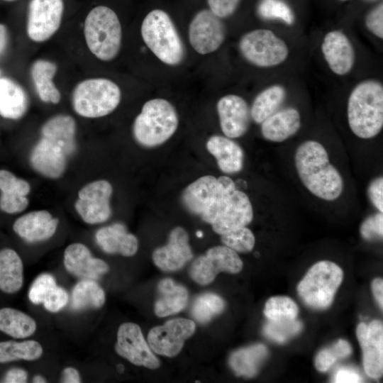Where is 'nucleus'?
<instances>
[{
    "label": "nucleus",
    "mask_w": 383,
    "mask_h": 383,
    "mask_svg": "<svg viewBox=\"0 0 383 383\" xmlns=\"http://www.w3.org/2000/svg\"><path fill=\"white\" fill-rule=\"evenodd\" d=\"M76 122L71 116L58 114L46 121L40 129V138L30 152L33 168L44 177H60L67 158L76 150Z\"/></svg>",
    "instance_id": "nucleus-1"
},
{
    "label": "nucleus",
    "mask_w": 383,
    "mask_h": 383,
    "mask_svg": "<svg viewBox=\"0 0 383 383\" xmlns=\"http://www.w3.org/2000/svg\"><path fill=\"white\" fill-rule=\"evenodd\" d=\"M294 162L301 181L313 195L326 201H333L341 195L342 177L331 164L322 144L315 140L302 143L296 150Z\"/></svg>",
    "instance_id": "nucleus-2"
},
{
    "label": "nucleus",
    "mask_w": 383,
    "mask_h": 383,
    "mask_svg": "<svg viewBox=\"0 0 383 383\" xmlns=\"http://www.w3.org/2000/svg\"><path fill=\"white\" fill-rule=\"evenodd\" d=\"M348 121L358 138L369 139L378 135L383 127V86L375 79L358 83L348 97Z\"/></svg>",
    "instance_id": "nucleus-3"
},
{
    "label": "nucleus",
    "mask_w": 383,
    "mask_h": 383,
    "mask_svg": "<svg viewBox=\"0 0 383 383\" xmlns=\"http://www.w3.org/2000/svg\"><path fill=\"white\" fill-rule=\"evenodd\" d=\"M84 35L89 51L99 60L108 62L118 54L122 29L116 13L105 6L93 8L84 23Z\"/></svg>",
    "instance_id": "nucleus-4"
},
{
    "label": "nucleus",
    "mask_w": 383,
    "mask_h": 383,
    "mask_svg": "<svg viewBox=\"0 0 383 383\" xmlns=\"http://www.w3.org/2000/svg\"><path fill=\"white\" fill-rule=\"evenodd\" d=\"M178 116L172 104L164 99L145 102L136 116L133 133L141 145L152 148L167 141L176 131Z\"/></svg>",
    "instance_id": "nucleus-5"
},
{
    "label": "nucleus",
    "mask_w": 383,
    "mask_h": 383,
    "mask_svg": "<svg viewBox=\"0 0 383 383\" xmlns=\"http://www.w3.org/2000/svg\"><path fill=\"white\" fill-rule=\"evenodd\" d=\"M143 41L162 62L177 65L184 57L182 41L170 16L164 11L149 12L141 25Z\"/></svg>",
    "instance_id": "nucleus-6"
},
{
    "label": "nucleus",
    "mask_w": 383,
    "mask_h": 383,
    "mask_svg": "<svg viewBox=\"0 0 383 383\" xmlns=\"http://www.w3.org/2000/svg\"><path fill=\"white\" fill-rule=\"evenodd\" d=\"M121 99L119 87L103 77L88 78L79 82L72 93V106L79 116L100 118L113 112Z\"/></svg>",
    "instance_id": "nucleus-7"
},
{
    "label": "nucleus",
    "mask_w": 383,
    "mask_h": 383,
    "mask_svg": "<svg viewBox=\"0 0 383 383\" xmlns=\"http://www.w3.org/2000/svg\"><path fill=\"white\" fill-rule=\"evenodd\" d=\"M235 189L234 182L228 177L205 175L187 186L182 201L190 213L211 224L225 197Z\"/></svg>",
    "instance_id": "nucleus-8"
},
{
    "label": "nucleus",
    "mask_w": 383,
    "mask_h": 383,
    "mask_svg": "<svg viewBox=\"0 0 383 383\" xmlns=\"http://www.w3.org/2000/svg\"><path fill=\"white\" fill-rule=\"evenodd\" d=\"M341 268L331 261H320L308 271L297 287V291L309 306L325 309L333 302L343 280Z\"/></svg>",
    "instance_id": "nucleus-9"
},
{
    "label": "nucleus",
    "mask_w": 383,
    "mask_h": 383,
    "mask_svg": "<svg viewBox=\"0 0 383 383\" xmlns=\"http://www.w3.org/2000/svg\"><path fill=\"white\" fill-rule=\"evenodd\" d=\"M239 49L246 60L262 68L282 64L289 53L287 43L281 38L264 28L245 33L239 41Z\"/></svg>",
    "instance_id": "nucleus-10"
},
{
    "label": "nucleus",
    "mask_w": 383,
    "mask_h": 383,
    "mask_svg": "<svg viewBox=\"0 0 383 383\" xmlns=\"http://www.w3.org/2000/svg\"><path fill=\"white\" fill-rule=\"evenodd\" d=\"M64 11L63 0H30L26 23L29 39L43 43L60 27Z\"/></svg>",
    "instance_id": "nucleus-11"
},
{
    "label": "nucleus",
    "mask_w": 383,
    "mask_h": 383,
    "mask_svg": "<svg viewBox=\"0 0 383 383\" xmlns=\"http://www.w3.org/2000/svg\"><path fill=\"white\" fill-rule=\"evenodd\" d=\"M243 264L237 252L226 245L211 248L197 257L192 265L190 275L198 284L206 285L212 282L221 272L235 274Z\"/></svg>",
    "instance_id": "nucleus-12"
},
{
    "label": "nucleus",
    "mask_w": 383,
    "mask_h": 383,
    "mask_svg": "<svg viewBox=\"0 0 383 383\" xmlns=\"http://www.w3.org/2000/svg\"><path fill=\"white\" fill-rule=\"evenodd\" d=\"M112 192L111 184L104 179L91 182L80 189L74 207L81 218L88 224L107 221L111 215Z\"/></svg>",
    "instance_id": "nucleus-13"
},
{
    "label": "nucleus",
    "mask_w": 383,
    "mask_h": 383,
    "mask_svg": "<svg viewBox=\"0 0 383 383\" xmlns=\"http://www.w3.org/2000/svg\"><path fill=\"white\" fill-rule=\"evenodd\" d=\"M115 350L118 355L137 366L149 369L159 367L160 361L145 341L138 325L122 323L118 328Z\"/></svg>",
    "instance_id": "nucleus-14"
},
{
    "label": "nucleus",
    "mask_w": 383,
    "mask_h": 383,
    "mask_svg": "<svg viewBox=\"0 0 383 383\" xmlns=\"http://www.w3.org/2000/svg\"><path fill=\"white\" fill-rule=\"evenodd\" d=\"M226 38V28L221 18L209 9L195 14L189 27V40L199 54L206 55L218 50Z\"/></svg>",
    "instance_id": "nucleus-15"
},
{
    "label": "nucleus",
    "mask_w": 383,
    "mask_h": 383,
    "mask_svg": "<svg viewBox=\"0 0 383 383\" xmlns=\"http://www.w3.org/2000/svg\"><path fill=\"white\" fill-rule=\"evenodd\" d=\"M193 321L183 318L167 321L164 325L154 327L148 335V343L156 353L167 357L177 355L184 341L195 331Z\"/></svg>",
    "instance_id": "nucleus-16"
},
{
    "label": "nucleus",
    "mask_w": 383,
    "mask_h": 383,
    "mask_svg": "<svg viewBox=\"0 0 383 383\" xmlns=\"http://www.w3.org/2000/svg\"><path fill=\"white\" fill-rule=\"evenodd\" d=\"M252 218L253 209L249 197L244 192L235 189L224 199L211 226L216 233L221 235L246 226Z\"/></svg>",
    "instance_id": "nucleus-17"
},
{
    "label": "nucleus",
    "mask_w": 383,
    "mask_h": 383,
    "mask_svg": "<svg viewBox=\"0 0 383 383\" xmlns=\"http://www.w3.org/2000/svg\"><path fill=\"white\" fill-rule=\"evenodd\" d=\"M356 333L362 350L365 372L372 378H379L383 372L382 323L378 320L369 325L360 323Z\"/></svg>",
    "instance_id": "nucleus-18"
},
{
    "label": "nucleus",
    "mask_w": 383,
    "mask_h": 383,
    "mask_svg": "<svg viewBox=\"0 0 383 383\" xmlns=\"http://www.w3.org/2000/svg\"><path fill=\"white\" fill-rule=\"evenodd\" d=\"M217 111L221 128L229 138L243 136L248 130L250 121V109L241 96L228 94L217 103Z\"/></svg>",
    "instance_id": "nucleus-19"
},
{
    "label": "nucleus",
    "mask_w": 383,
    "mask_h": 383,
    "mask_svg": "<svg viewBox=\"0 0 383 383\" xmlns=\"http://www.w3.org/2000/svg\"><path fill=\"white\" fill-rule=\"evenodd\" d=\"M321 50L334 74L343 76L352 70L355 52L351 41L343 31L333 30L328 32L323 39Z\"/></svg>",
    "instance_id": "nucleus-20"
},
{
    "label": "nucleus",
    "mask_w": 383,
    "mask_h": 383,
    "mask_svg": "<svg viewBox=\"0 0 383 383\" xmlns=\"http://www.w3.org/2000/svg\"><path fill=\"white\" fill-rule=\"evenodd\" d=\"M192 257L189 235L182 227L174 228L170 233L167 243L155 249L152 253L154 263L164 271L177 270Z\"/></svg>",
    "instance_id": "nucleus-21"
},
{
    "label": "nucleus",
    "mask_w": 383,
    "mask_h": 383,
    "mask_svg": "<svg viewBox=\"0 0 383 383\" xmlns=\"http://www.w3.org/2000/svg\"><path fill=\"white\" fill-rule=\"evenodd\" d=\"M63 264L70 274L82 279L95 280L109 270L105 261L94 257L89 249L81 243H72L65 248Z\"/></svg>",
    "instance_id": "nucleus-22"
},
{
    "label": "nucleus",
    "mask_w": 383,
    "mask_h": 383,
    "mask_svg": "<svg viewBox=\"0 0 383 383\" xmlns=\"http://www.w3.org/2000/svg\"><path fill=\"white\" fill-rule=\"evenodd\" d=\"M59 219L48 211L27 213L18 218L13 225V231L28 243L47 240L55 233Z\"/></svg>",
    "instance_id": "nucleus-23"
},
{
    "label": "nucleus",
    "mask_w": 383,
    "mask_h": 383,
    "mask_svg": "<svg viewBox=\"0 0 383 383\" xmlns=\"http://www.w3.org/2000/svg\"><path fill=\"white\" fill-rule=\"evenodd\" d=\"M95 238L102 250L109 254L130 257L134 255L138 248L137 238L128 233L126 226L120 223L99 228Z\"/></svg>",
    "instance_id": "nucleus-24"
},
{
    "label": "nucleus",
    "mask_w": 383,
    "mask_h": 383,
    "mask_svg": "<svg viewBox=\"0 0 383 383\" xmlns=\"http://www.w3.org/2000/svg\"><path fill=\"white\" fill-rule=\"evenodd\" d=\"M0 209L7 213H20L28 206L26 196L30 191L29 183L13 173L0 170Z\"/></svg>",
    "instance_id": "nucleus-25"
},
{
    "label": "nucleus",
    "mask_w": 383,
    "mask_h": 383,
    "mask_svg": "<svg viewBox=\"0 0 383 383\" xmlns=\"http://www.w3.org/2000/svg\"><path fill=\"white\" fill-rule=\"evenodd\" d=\"M301 127V116L293 107L277 110L261 123L262 136L272 142H282L294 135Z\"/></svg>",
    "instance_id": "nucleus-26"
},
{
    "label": "nucleus",
    "mask_w": 383,
    "mask_h": 383,
    "mask_svg": "<svg viewBox=\"0 0 383 383\" xmlns=\"http://www.w3.org/2000/svg\"><path fill=\"white\" fill-rule=\"evenodd\" d=\"M208 151L216 158L220 170L226 174L239 172L243 167L241 147L228 137L213 135L206 142Z\"/></svg>",
    "instance_id": "nucleus-27"
},
{
    "label": "nucleus",
    "mask_w": 383,
    "mask_h": 383,
    "mask_svg": "<svg viewBox=\"0 0 383 383\" xmlns=\"http://www.w3.org/2000/svg\"><path fill=\"white\" fill-rule=\"evenodd\" d=\"M57 65L48 60L38 59L30 67V77L39 99L45 103L57 104L61 94L53 82Z\"/></svg>",
    "instance_id": "nucleus-28"
},
{
    "label": "nucleus",
    "mask_w": 383,
    "mask_h": 383,
    "mask_svg": "<svg viewBox=\"0 0 383 383\" xmlns=\"http://www.w3.org/2000/svg\"><path fill=\"white\" fill-rule=\"evenodd\" d=\"M26 91L16 82L0 77V116L16 120L21 118L28 107Z\"/></svg>",
    "instance_id": "nucleus-29"
},
{
    "label": "nucleus",
    "mask_w": 383,
    "mask_h": 383,
    "mask_svg": "<svg viewBox=\"0 0 383 383\" xmlns=\"http://www.w3.org/2000/svg\"><path fill=\"white\" fill-rule=\"evenodd\" d=\"M157 294L155 304V313L159 317L177 313L185 307L187 303V289L169 278L159 282Z\"/></svg>",
    "instance_id": "nucleus-30"
},
{
    "label": "nucleus",
    "mask_w": 383,
    "mask_h": 383,
    "mask_svg": "<svg viewBox=\"0 0 383 383\" xmlns=\"http://www.w3.org/2000/svg\"><path fill=\"white\" fill-rule=\"evenodd\" d=\"M24 282L23 261L11 248L0 250V290L13 294L19 292Z\"/></svg>",
    "instance_id": "nucleus-31"
},
{
    "label": "nucleus",
    "mask_w": 383,
    "mask_h": 383,
    "mask_svg": "<svg viewBox=\"0 0 383 383\" xmlns=\"http://www.w3.org/2000/svg\"><path fill=\"white\" fill-rule=\"evenodd\" d=\"M35 320L26 313L11 307L0 309V331L15 338L25 339L37 330Z\"/></svg>",
    "instance_id": "nucleus-32"
},
{
    "label": "nucleus",
    "mask_w": 383,
    "mask_h": 383,
    "mask_svg": "<svg viewBox=\"0 0 383 383\" xmlns=\"http://www.w3.org/2000/svg\"><path fill=\"white\" fill-rule=\"evenodd\" d=\"M267 355V348L256 344L234 352L229 358V365L236 375L252 377L257 373Z\"/></svg>",
    "instance_id": "nucleus-33"
},
{
    "label": "nucleus",
    "mask_w": 383,
    "mask_h": 383,
    "mask_svg": "<svg viewBox=\"0 0 383 383\" xmlns=\"http://www.w3.org/2000/svg\"><path fill=\"white\" fill-rule=\"evenodd\" d=\"M285 88L280 84L271 85L260 91L255 98L250 116L257 123H261L276 112L286 98Z\"/></svg>",
    "instance_id": "nucleus-34"
},
{
    "label": "nucleus",
    "mask_w": 383,
    "mask_h": 383,
    "mask_svg": "<svg viewBox=\"0 0 383 383\" xmlns=\"http://www.w3.org/2000/svg\"><path fill=\"white\" fill-rule=\"evenodd\" d=\"M106 301L103 288L91 279H82L72 292V305L76 310L98 309Z\"/></svg>",
    "instance_id": "nucleus-35"
},
{
    "label": "nucleus",
    "mask_w": 383,
    "mask_h": 383,
    "mask_svg": "<svg viewBox=\"0 0 383 383\" xmlns=\"http://www.w3.org/2000/svg\"><path fill=\"white\" fill-rule=\"evenodd\" d=\"M43 355L42 345L35 340L0 341V363L16 360L35 361Z\"/></svg>",
    "instance_id": "nucleus-36"
},
{
    "label": "nucleus",
    "mask_w": 383,
    "mask_h": 383,
    "mask_svg": "<svg viewBox=\"0 0 383 383\" xmlns=\"http://www.w3.org/2000/svg\"><path fill=\"white\" fill-rule=\"evenodd\" d=\"M224 307L225 303L221 297L215 294L206 293L194 301L192 314L199 323H206L221 313Z\"/></svg>",
    "instance_id": "nucleus-37"
},
{
    "label": "nucleus",
    "mask_w": 383,
    "mask_h": 383,
    "mask_svg": "<svg viewBox=\"0 0 383 383\" xmlns=\"http://www.w3.org/2000/svg\"><path fill=\"white\" fill-rule=\"evenodd\" d=\"M298 312L296 304L291 298L284 296L269 299L264 310L265 316L274 321L295 319Z\"/></svg>",
    "instance_id": "nucleus-38"
},
{
    "label": "nucleus",
    "mask_w": 383,
    "mask_h": 383,
    "mask_svg": "<svg viewBox=\"0 0 383 383\" xmlns=\"http://www.w3.org/2000/svg\"><path fill=\"white\" fill-rule=\"evenodd\" d=\"M221 240L224 245L235 252H250L255 243L252 231L246 226L237 228L221 235Z\"/></svg>",
    "instance_id": "nucleus-39"
},
{
    "label": "nucleus",
    "mask_w": 383,
    "mask_h": 383,
    "mask_svg": "<svg viewBox=\"0 0 383 383\" xmlns=\"http://www.w3.org/2000/svg\"><path fill=\"white\" fill-rule=\"evenodd\" d=\"M352 348L348 341L340 339L332 347L320 351L315 360V365L318 370L326 372L339 359L349 356Z\"/></svg>",
    "instance_id": "nucleus-40"
},
{
    "label": "nucleus",
    "mask_w": 383,
    "mask_h": 383,
    "mask_svg": "<svg viewBox=\"0 0 383 383\" xmlns=\"http://www.w3.org/2000/svg\"><path fill=\"white\" fill-rule=\"evenodd\" d=\"M257 11L263 18L279 20L287 25H292L295 19L291 8L281 0H261Z\"/></svg>",
    "instance_id": "nucleus-41"
},
{
    "label": "nucleus",
    "mask_w": 383,
    "mask_h": 383,
    "mask_svg": "<svg viewBox=\"0 0 383 383\" xmlns=\"http://www.w3.org/2000/svg\"><path fill=\"white\" fill-rule=\"evenodd\" d=\"M301 329V323L296 319L287 321H270L265 324L263 331L270 339L277 343H284L294 336Z\"/></svg>",
    "instance_id": "nucleus-42"
},
{
    "label": "nucleus",
    "mask_w": 383,
    "mask_h": 383,
    "mask_svg": "<svg viewBox=\"0 0 383 383\" xmlns=\"http://www.w3.org/2000/svg\"><path fill=\"white\" fill-rule=\"evenodd\" d=\"M57 285L55 277L49 273L39 274L28 290V299L33 304H43L49 292Z\"/></svg>",
    "instance_id": "nucleus-43"
},
{
    "label": "nucleus",
    "mask_w": 383,
    "mask_h": 383,
    "mask_svg": "<svg viewBox=\"0 0 383 383\" xmlns=\"http://www.w3.org/2000/svg\"><path fill=\"white\" fill-rule=\"evenodd\" d=\"M360 233L367 240L380 239L383 235V215L379 212L368 216L360 226Z\"/></svg>",
    "instance_id": "nucleus-44"
},
{
    "label": "nucleus",
    "mask_w": 383,
    "mask_h": 383,
    "mask_svg": "<svg viewBox=\"0 0 383 383\" xmlns=\"http://www.w3.org/2000/svg\"><path fill=\"white\" fill-rule=\"evenodd\" d=\"M69 301V294L62 287H54L43 300L44 308L50 313H57L62 310Z\"/></svg>",
    "instance_id": "nucleus-45"
},
{
    "label": "nucleus",
    "mask_w": 383,
    "mask_h": 383,
    "mask_svg": "<svg viewBox=\"0 0 383 383\" xmlns=\"http://www.w3.org/2000/svg\"><path fill=\"white\" fill-rule=\"evenodd\" d=\"M365 25L367 29L379 38H383V4H378L366 16Z\"/></svg>",
    "instance_id": "nucleus-46"
},
{
    "label": "nucleus",
    "mask_w": 383,
    "mask_h": 383,
    "mask_svg": "<svg viewBox=\"0 0 383 383\" xmlns=\"http://www.w3.org/2000/svg\"><path fill=\"white\" fill-rule=\"evenodd\" d=\"M240 0H207L209 10L216 16L226 18L236 10Z\"/></svg>",
    "instance_id": "nucleus-47"
},
{
    "label": "nucleus",
    "mask_w": 383,
    "mask_h": 383,
    "mask_svg": "<svg viewBox=\"0 0 383 383\" xmlns=\"http://www.w3.org/2000/svg\"><path fill=\"white\" fill-rule=\"evenodd\" d=\"M369 199L379 212L383 211V178L378 177L373 179L367 189Z\"/></svg>",
    "instance_id": "nucleus-48"
},
{
    "label": "nucleus",
    "mask_w": 383,
    "mask_h": 383,
    "mask_svg": "<svg viewBox=\"0 0 383 383\" xmlns=\"http://www.w3.org/2000/svg\"><path fill=\"white\" fill-rule=\"evenodd\" d=\"M362 380V377L357 371L349 367L338 368L333 375V382L337 383H357L361 382Z\"/></svg>",
    "instance_id": "nucleus-49"
},
{
    "label": "nucleus",
    "mask_w": 383,
    "mask_h": 383,
    "mask_svg": "<svg viewBox=\"0 0 383 383\" xmlns=\"http://www.w3.org/2000/svg\"><path fill=\"white\" fill-rule=\"evenodd\" d=\"M28 378V372L20 367H13L9 370L3 378L6 383H25Z\"/></svg>",
    "instance_id": "nucleus-50"
},
{
    "label": "nucleus",
    "mask_w": 383,
    "mask_h": 383,
    "mask_svg": "<svg viewBox=\"0 0 383 383\" xmlns=\"http://www.w3.org/2000/svg\"><path fill=\"white\" fill-rule=\"evenodd\" d=\"M60 380L62 383H79L82 382V377L77 368L68 366L62 370Z\"/></svg>",
    "instance_id": "nucleus-51"
},
{
    "label": "nucleus",
    "mask_w": 383,
    "mask_h": 383,
    "mask_svg": "<svg viewBox=\"0 0 383 383\" xmlns=\"http://www.w3.org/2000/svg\"><path fill=\"white\" fill-rule=\"evenodd\" d=\"M372 289L374 296L377 301L379 305L382 309L383 306V281L380 278H377L373 280Z\"/></svg>",
    "instance_id": "nucleus-52"
},
{
    "label": "nucleus",
    "mask_w": 383,
    "mask_h": 383,
    "mask_svg": "<svg viewBox=\"0 0 383 383\" xmlns=\"http://www.w3.org/2000/svg\"><path fill=\"white\" fill-rule=\"evenodd\" d=\"M9 41L7 28L4 24L0 23V57L4 52Z\"/></svg>",
    "instance_id": "nucleus-53"
},
{
    "label": "nucleus",
    "mask_w": 383,
    "mask_h": 383,
    "mask_svg": "<svg viewBox=\"0 0 383 383\" xmlns=\"http://www.w3.org/2000/svg\"><path fill=\"white\" fill-rule=\"evenodd\" d=\"M47 382V379L40 374L34 375L32 379V382L33 383H45Z\"/></svg>",
    "instance_id": "nucleus-54"
},
{
    "label": "nucleus",
    "mask_w": 383,
    "mask_h": 383,
    "mask_svg": "<svg viewBox=\"0 0 383 383\" xmlns=\"http://www.w3.org/2000/svg\"><path fill=\"white\" fill-rule=\"evenodd\" d=\"M196 236L199 238H201L203 236V233L201 231H198L196 233Z\"/></svg>",
    "instance_id": "nucleus-55"
},
{
    "label": "nucleus",
    "mask_w": 383,
    "mask_h": 383,
    "mask_svg": "<svg viewBox=\"0 0 383 383\" xmlns=\"http://www.w3.org/2000/svg\"><path fill=\"white\" fill-rule=\"evenodd\" d=\"M118 370L121 372L123 370V366L121 365H118Z\"/></svg>",
    "instance_id": "nucleus-56"
},
{
    "label": "nucleus",
    "mask_w": 383,
    "mask_h": 383,
    "mask_svg": "<svg viewBox=\"0 0 383 383\" xmlns=\"http://www.w3.org/2000/svg\"><path fill=\"white\" fill-rule=\"evenodd\" d=\"M340 1H347V0H340Z\"/></svg>",
    "instance_id": "nucleus-57"
},
{
    "label": "nucleus",
    "mask_w": 383,
    "mask_h": 383,
    "mask_svg": "<svg viewBox=\"0 0 383 383\" xmlns=\"http://www.w3.org/2000/svg\"><path fill=\"white\" fill-rule=\"evenodd\" d=\"M5 1H13V0H5Z\"/></svg>",
    "instance_id": "nucleus-58"
}]
</instances>
